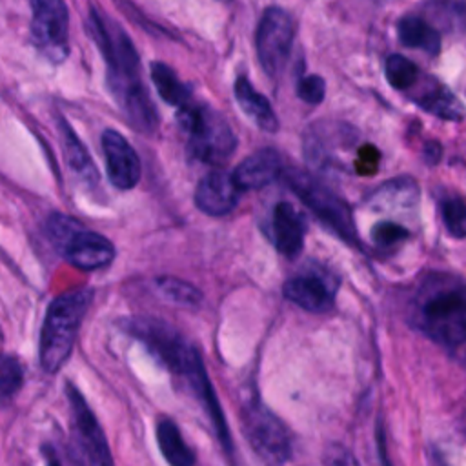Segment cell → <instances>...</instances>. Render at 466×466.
<instances>
[{
	"mask_svg": "<svg viewBox=\"0 0 466 466\" xmlns=\"http://www.w3.org/2000/svg\"><path fill=\"white\" fill-rule=\"evenodd\" d=\"M411 322L451 357H466V282L450 273H430L415 293Z\"/></svg>",
	"mask_w": 466,
	"mask_h": 466,
	"instance_id": "obj_1",
	"label": "cell"
},
{
	"mask_svg": "<svg viewBox=\"0 0 466 466\" xmlns=\"http://www.w3.org/2000/svg\"><path fill=\"white\" fill-rule=\"evenodd\" d=\"M91 299L93 289L76 288L55 297L47 306L38 344L44 371L56 373L67 362Z\"/></svg>",
	"mask_w": 466,
	"mask_h": 466,
	"instance_id": "obj_2",
	"label": "cell"
},
{
	"mask_svg": "<svg viewBox=\"0 0 466 466\" xmlns=\"http://www.w3.org/2000/svg\"><path fill=\"white\" fill-rule=\"evenodd\" d=\"M178 124L187 131L189 155L206 164H224L237 147V137L226 118L209 106L187 102L178 107Z\"/></svg>",
	"mask_w": 466,
	"mask_h": 466,
	"instance_id": "obj_3",
	"label": "cell"
},
{
	"mask_svg": "<svg viewBox=\"0 0 466 466\" xmlns=\"http://www.w3.org/2000/svg\"><path fill=\"white\" fill-rule=\"evenodd\" d=\"M286 180L291 191L306 204V208H309V211L324 226H328L346 242L353 244L357 240V229L351 211L342 198H339L331 189H328L317 178L300 169H289L286 173Z\"/></svg>",
	"mask_w": 466,
	"mask_h": 466,
	"instance_id": "obj_4",
	"label": "cell"
},
{
	"mask_svg": "<svg viewBox=\"0 0 466 466\" xmlns=\"http://www.w3.org/2000/svg\"><path fill=\"white\" fill-rule=\"evenodd\" d=\"M242 430L253 451L268 466H282L291 457V435L286 424L262 402L251 400L242 410Z\"/></svg>",
	"mask_w": 466,
	"mask_h": 466,
	"instance_id": "obj_5",
	"label": "cell"
},
{
	"mask_svg": "<svg viewBox=\"0 0 466 466\" xmlns=\"http://www.w3.org/2000/svg\"><path fill=\"white\" fill-rule=\"evenodd\" d=\"M122 329L144 342V346L171 371L182 373L197 350L187 344L180 333L164 320L151 317H131Z\"/></svg>",
	"mask_w": 466,
	"mask_h": 466,
	"instance_id": "obj_6",
	"label": "cell"
},
{
	"mask_svg": "<svg viewBox=\"0 0 466 466\" xmlns=\"http://www.w3.org/2000/svg\"><path fill=\"white\" fill-rule=\"evenodd\" d=\"M31 38L51 62H62L69 46V13L64 0H31Z\"/></svg>",
	"mask_w": 466,
	"mask_h": 466,
	"instance_id": "obj_7",
	"label": "cell"
},
{
	"mask_svg": "<svg viewBox=\"0 0 466 466\" xmlns=\"http://www.w3.org/2000/svg\"><path fill=\"white\" fill-rule=\"evenodd\" d=\"M293 44V22L280 7H268L257 29L258 62L269 76H279L284 69Z\"/></svg>",
	"mask_w": 466,
	"mask_h": 466,
	"instance_id": "obj_8",
	"label": "cell"
},
{
	"mask_svg": "<svg viewBox=\"0 0 466 466\" xmlns=\"http://www.w3.org/2000/svg\"><path fill=\"white\" fill-rule=\"evenodd\" d=\"M284 297L309 313H328L335 306L337 284L320 269H308L284 282Z\"/></svg>",
	"mask_w": 466,
	"mask_h": 466,
	"instance_id": "obj_9",
	"label": "cell"
},
{
	"mask_svg": "<svg viewBox=\"0 0 466 466\" xmlns=\"http://www.w3.org/2000/svg\"><path fill=\"white\" fill-rule=\"evenodd\" d=\"M66 391H67L78 441H80L86 455L89 457L91 464L93 466H113L107 439H106L102 426L98 424L93 410L86 402L84 395L73 384H67Z\"/></svg>",
	"mask_w": 466,
	"mask_h": 466,
	"instance_id": "obj_10",
	"label": "cell"
},
{
	"mask_svg": "<svg viewBox=\"0 0 466 466\" xmlns=\"http://www.w3.org/2000/svg\"><path fill=\"white\" fill-rule=\"evenodd\" d=\"M102 151L106 158V173L109 182L122 189H133L142 175V166L137 151L131 144L115 129H106L102 133Z\"/></svg>",
	"mask_w": 466,
	"mask_h": 466,
	"instance_id": "obj_11",
	"label": "cell"
},
{
	"mask_svg": "<svg viewBox=\"0 0 466 466\" xmlns=\"http://www.w3.org/2000/svg\"><path fill=\"white\" fill-rule=\"evenodd\" d=\"M180 375L187 380L193 395L200 400L202 408L206 410V413H208V417H209V420L215 428V433H217V439H218L222 450L226 451V455H231L233 453V442H231V435H229V430H228V422H226L222 406H220L218 397L213 390V384H211V380L206 373V366H204L198 351L191 357V360L187 362V366L184 368V371Z\"/></svg>",
	"mask_w": 466,
	"mask_h": 466,
	"instance_id": "obj_12",
	"label": "cell"
},
{
	"mask_svg": "<svg viewBox=\"0 0 466 466\" xmlns=\"http://www.w3.org/2000/svg\"><path fill=\"white\" fill-rule=\"evenodd\" d=\"M240 187L231 173L215 169L208 173L195 189L197 208L209 217H224L231 213L238 202Z\"/></svg>",
	"mask_w": 466,
	"mask_h": 466,
	"instance_id": "obj_13",
	"label": "cell"
},
{
	"mask_svg": "<svg viewBox=\"0 0 466 466\" xmlns=\"http://www.w3.org/2000/svg\"><path fill=\"white\" fill-rule=\"evenodd\" d=\"M62 253L71 266L82 271H95L113 262L115 246L104 235L80 228L66 244Z\"/></svg>",
	"mask_w": 466,
	"mask_h": 466,
	"instance_id": "obj_14",
	"label": "cell"
},
{
	"mask_svg": "<svg viewBox=\"0 0 466 466\" xmlns=\"http://www.w3.org/2000/svg\"><path fill=\"white\" fill-rule=\"evenodd\" d=\"M306 224L291 202H279L271 213V237L275 248L286 257H297L304 248Z\"/></svg>",
	"mask_w": 466,
	"mask_h": 466,
	"instance_id": "obj_15",
	"label": "cell"
},
{
	"mask_svg": "<svg viewBox=\"0 0 466 466\" xmlns=\"http://www.w3.org/2000/svg\"><path fill=\"white\" fill-rule=\"evenodd\" d=\"M282 173V160L280 155L271 149H258L248 158H244L235 169H233V178L240 191L246 189H260L273 180H277Z\"/></svg>",
	"mask_w": 466,
	"mask_h": 466,
	"instance_id": "obj_16",
	"label": "cell"
},
{
	"mask_svg": "<svg viewBox=\"0 0 466 466\" xmlns=\"http://www.w3.org/2000/svg\"><path fill=\"white\" fill-rule=\"evenodd\" d=\"M233 91H235V98H237L240 109L255 122L257 127H260L262 131H268V133H275L279 129V120L275 116L273 107L269 106L266 96H262L260 93L255 91V87L251 86V82L248 78L238 76Z\"/></svg>",
	"mask_w": 466,
	"mask_h": 466,
	"instance_id": "obj_17",
	"label": "cell"
},
{
	"mask_svg": "<svg viewBox=\"0 0 466 466\" xmlns=\"http://www.w3.org/2000/svg\"><path fill=\"white\" fill-rule=\"evenodd\" d=\"M158 450L169 466H195V455L186 444L178 426L169 417H158L155 428Z\"/></svg>",
	"mask_w": 466,
	"mask_h": 466,
	"instance_id": "obj_18",
	"label": "cell"
},
{
	"mask_svg": "<svg viewBox=\"0 0 466 466\" xmlns=\"http://www.w3.org/2000/svg\"><path fill=\"white\" fill-rule=\"evenodd\" d=\"M397 35L406 47L422 49L430 55H437L441 49L439 31L419 16H404L397 24Z\"/></svg>",
	"mask_w": 466,
	"mask_h": 466,
	"instance_id": "obj_19",
	"label": "cell"
},
{
	"mask_svg": "<svg viewBox=\"0 0 466 466\" xmlns=\"http://www.w3.org/2000/svg\"><path fill=\"white\" fill-rule=\"evenodd\" d=\"M415 102L424 111L433 113L441 118L459 120L464 115V107H462L461 100L441 84H433V86L422 89V93L415 96Z\"/></svg>",
	"mask_w": 466,
	"mask_h": 466,
	"instance_id": "obj_20",
	"label": "cell"
},
{
	"mask_svg": "<svg viewBox=\"0 0 466 466\" xmlns=\"http://www.w3.org/2000/svg\"><path fill=\"white\" fill-rule=\"evenodd\" d=\"M419 187L413 178L400 177L388 180L371 195L370 202L375 208H410L417 202Z\"/></svg>",
	"mask_w": 466,
	"mask_h": 466,
	"instance_id": "obj_21",
	"label": "cell"
},
{
	"mask_svg": "<svg viewBox=\"0 0 466 466\" xmlns=\"http://www.w3.org/2000/svg\"><path fill=\"white\" fill-rule=\"evenodd\" d=\"M151 80L166 104L182 107L189 102L191 93H189L187 86L182 84L178 80V76L175 75V71L171 67H167L166 64H160V62L151 64Z\"/></svg>",
	"mask_w": 466,
	"mask_h": 466,
	"instance_id": "obj_22",
	"label": "cell"
},
{
	"mask_svg": "<svg viewBox=\"0 0 466 466\" xmlns=\"http://www.w3.org/2000/svg\"><path fill=\"white\" fill-rule=\"evenodd\" d=\"M64 127V151H66V160L69 167L76 173V177L87 184H95L98 175L95 169V164L82 146V142L76 138V135L67 127V124H62Z\"/></svg>",
	"mask_w": 466,
	"mask_h": 466,
	"instance_id": "obj_23",
	"label": "cell"
},
{
	"mask_svg": "<svg viewBox=\"0 0 466 466\" xmlns=\"http://www.w3.org/2000/svg\"><path fill=\"white\" fill-rule=\"evenodd\" d=\"M155 289L158 295H162L166 300L184 306V308H193L202 302V291L193 286L187 280H182L178 277H157L155 279Z\"/></svg>",
	"mask_w": 466,
	"mask_h": 466,
	"instance_id": "obj_24",
	"label": "cell"
},
{
	"mask_svg": "<svg viewBox=\"0 0 466 466\" xmlns=\"http://www.w3.org/2000/svg\"><path fill=\"white\" fill-rule=\"evenodd\" d=\"M386 78L395 89H410L419 78V67L402 55H390L386 58Z\"/></svg>",
	"mask_w": 466,
	"mask_h": 466,
	"instance_id": "obj_25",
	"label": "cell"
},
{
	"mask_svg": "<svg viewBox=\"0 0 466 466\" xmlns=\"http://www.w3.org/2000/svg\"><path fill=\"white\" fill-rule=\"evenodd\" d=\"M22 382H24L22 364L18 362L16 357L5 355L2 359V366H0V393H2V400L7 402L11 397H15V393L20 390Z\"/></svg>",
	"mask_w": 466,
	"mask_h": 466,
	"instance_id": "obj_26",
	"label": "cell"
},
{
	"mask_svg": "<svg viewBox=\"0 0 466 466\" xmlns=\"http://www.w3.org/2000/svg\"><path fill=\"white\" fill-rule=\"evenodd\" d=\"M82 228V224L78 220H75L73 217H67V215H62V213H53L49 218H47V224H46V231H47V237L49 240L64 249L66 244L71 240V237Z\"/></svg>",
	"mask_w": 466,
	"mask_h": 466,
	"instance_id": "obj_27",
	"label": "cell"
},
{
	"mask_svg": "<svg viewBox=\"0 0 466 466\" xmlns=\"http://www.w3.org/2000/svg\"><path fill=\"white\" fill-rule=\"evenodd\" d=\"M441 215L451 237H466V204L461 198H446L441 206Z\"/></svg>",
	"mask_w": 466,
	"mask_h": 466,
	"instance_id": "obj_28",
	"label": "cell"
},
{
	"mask_svg": "<svg viewBox=\"0 0 466 466\" xmlns=\"http://www.w3.org/2000/svg\"><path fill=\"white\" fill-rule=\"evenodd\" d=\"M410 237V231L397 222H379L371 228V240L380 248H391Z\"/></svg>",
	"mask_w": 466,
	"mask_h": 466,
	"instance_id": "obj_29",
	"label": "cell"
},
{
	"mask_svg": "<svg viewBox=\"0 0 466 466\" xmlns=\"http://www.w3.org/2000/svg\"><path fill=\"white\" fill-rule=\"evenodd\" d=\"M326 93V84L320 76L317 75H309L299 80L297 84V95L300 100L308 102V104H319L322 102Z\"/></svg>",
	"mask_w": 466,
	"mask_h": 466,
	"instance_id": "obj_30",
	"label": "cell"
},
{
	"mask_svg": "<svg viewBox=\"0 0 466 466\" xmlns=\"http://www.w3.org/2000/svg\"><path fill=\"white\" fill-rule=\"evenodd\" d=\"M377 164H379V151L373 147V146H364L359 153V160H357V169L359 173H364V175H370L377 169Z\"/></svg>",
	"mask_w": 466,
	"mask_h": 466,
	"instance_id": "obj_31",
	"label": "cell"
},
{
	"mask_svg": "<svg viewBox=\"0 0 466 466\" xmlns=\"http://www.w3.org/2000/svg\"><path fill=\"white\" fill-rule=\"evenodd\" d=\"M424 158L428 164H437L441 158V146L437 142H430L424 147Z\"/></svg>",
	"mask_w": 466,
	"mask_h": 466,
	"instance_id": "obj_32",
	"label": "cell"
},
{
	"mask_svg": "<svg viewBox=\"0 0 466 466\" xmlns=\"http://www.w3.org/2000/svg\"><path fill=\"white\" fill-rule=\"evenodd\" d=\"M430 466H450V464L442 459V455H439L437 451H433V453H431V459H430Z\"/></svg>",
	"mask_w": 466,
	"mask_h": 466,
	"instance_id": "obj_33",
	"label": "cell"
},
{
	"mask_svg": "<svg viewBox=\"0 0 466 466\" xmlns=\"http://www.w3.org/2000/svg\"><path fill=\"white\" fill-rule=\"evenodd\" d=\"M46 466H62V464H60V461H58V459H56V457H55V455H53V453H49V451H47V459H46Z\"/></svg>",
	"mask_w": 466,
	"mask_h": 466,
	"instance_id": "obj_34",
	"label": "cell"
},
{
	"mask_svg": "<svg viewBox=\"0 0 466 466\" xmlns=\"http://www.w3.org/2000/svg\"><path fill=\"white\" fill-rule=\"evenodd\" d=\"M379 2H395V0H379Z\"/></svg>",
	"mask_w": 466,
	"mask_h": 466,
	"instance_id": "obj_35",
	"label": "cell"
}]
</instances>
